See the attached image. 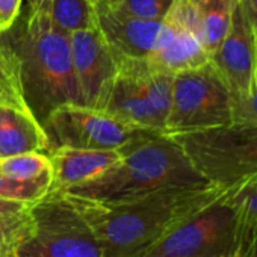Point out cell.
<instances>
[{"instance_id": "1", "label": "cell", "mask_w": 257, "mask_h": 257, "mask_svg": "<svg viewBox=\"0 0 257 257\" xmlns=\"http://www.w3.org/2000/svg\"><path fill=\"white\" fill-rule=\"evenodd\" d=\"M225 188L213 183L167 188L118 201L68 195L91 224L103 257H137L174 225L219 198Z\"/></svg>"}, {"instance_id": "2", "label": "cell", "mask_w": 257, "mask_h": 257, "mask_svg": "<svg viewBox=\"0 0 257 257\" xmlns=\"http://www.w3.org/2000/svg\"><path fill=\"white\" fill-rule=\"evenodd\" d=\"M119 161L101 176L64 192L97 201H118L167 188L209 185L168 135L150 132L119 149Z\"/></svg>"}, {"instance_id": "3", "label": "cell", "mask_w": 257, "mask_h": 257, "mask_svg": "<svg viewBox=\"0 0 257 257\" xmlns=\"http://www.w3.org/2000/svg\"><path fill=\"white\" fill-rule=\"evenodd\" d=\"M16 53L22 65L25 98L31 110L46 119L68 103L83 104L73 67L70 35L50 20L47 8L31 11Z\"/></svg>"}, {"instance_id": "4", "label": "cell", "mask_w": 257, "mask_h": 257, "mask_svg": "<svg viewBox=\"0 0 257 257\" xmlns=\"http://www.w3.org/2000/svg\"><path fill=\"white\" fill-rule=\"evenodd\" d=\"M13 254L17 257H103L91 224L64 191H49L29 206Z\"/></svg>"}, {"instance_id": "5", "label": "cell", "mask_w": 257, "mask_h": 257, "mask_svg": "<svg viewBox=\"0 0 257 257\" xmlns=\"http://www.w3.org/2000/svg\"><path fill=\"white\" fill-rule=\"evenodd\" d=\"M243 234L237 213L222 194L174 225L137 257H237Z\"/></svg>"}, {"instance_id": "6", "label": "cell", "mask_w": 257, "mask_h": 257, "mask_svg": "<svg viewBox=\"0 0 257 257\" xmlns=\"http://www.w3.org/2000/svg\"><path fill=\"white\" fill-rule=\"evenodd\" d=\"M171 138L209 183L230 186L257 174V124L231 122Z\"/></svg>"}, {"instance_id": "7", "label": "cell", "mask_w": 257, "mask_h": 257, "mask_svg": "<svg viewBox=\"0 0 257 257\" xmlns=\"http://www.w3.org/2000/svg\"><path fill=\"white\" fill-rule=\"evenodd\" d=\"M233 122V98L210 61L174 76L164 135L174 137Z\"/></svg>"}, {"instance_id": "8", "label": "cell", "mask_w": 257, "mask_h": 257, "mask_svg": "<svg viewBox=\"0 0 257 257\" xmlns=\"http://www.w3.org/2000/svg\"><path fill=\"white\" fill-rule=\"evenodd\" d=\"M58 146L92 150H119L152 131L128 125L101 109L85 104H62L46 118Z\"/></svg>"}, {"instance_id": "9", "label": "cell", "mask_w": 257, "mask_h": 257, "mask_svg": "<svg viewBox=\"0 0 257 257\" xmlns=\"http://www.w3.org/2000/svg\"><path fill=\"white\" fill-rule=\"evenodd\" d=\"M210 64L228 88L233 103L252 95L257 82L255 34L237 0L233 5L230 29L210 56Z\"/></svg>"}, {"instance_id": "10", "label": "cell", "mask_w": 257, "mask_h": 257, "mask_svg": "<svg viewBox=\"0 0 257 257\" xmlns=\"http://www.w3.org/2000/svg\"><path fill=\"white\" fill-rule=\"evenodd\" d=\"M70 47L83 104L103 110L118 76L116 55L98 28L70 34Z\"/></svg>"}, {"instance_id": "11", "label": "cell", "mask_w": 257, "mask_h": 257, "mask_svg": "<svg viewBox=\"0 0 257 257\" xmlns=\"http://www.w3.org/2000/svg\"><path fill=\"white\" fill-rule=\"evenodd\" d=\"M95 13L97 28L116 56L132 59H147L150 56L162 29V20L125 16L103 4H95Z\"/></svg>"}, {"instance_id": "12", "label": "cell", "mask_w": 257, "mask_h": 257, "mask_svg": "<svg viewBox=\"0 0 257 257\" xmlns=\"http://www.w3.org/2000/svg\"><path fill=\"white\" fill-rule=\"evenodd\" d=\"M118 58V76L103 110L128 125L164 134L165 124L149 103L138 76L125 58Z\"/></svg>"}, {"instance_id": "13", "label": "cell", "mask_w": 257, "mask_h": 257, "mask_svg": "<svg viewBox=\"0 0 257 257\" xmlns=\"http://www.w3.org/2000/svg\"><path fill=\"white\" fill-rule=\"evenodd\" d=\"M52 161L50 191H67L107 171L121 158L119 150H92L58 146L49 153Z\"/></svg>"}, {"instance_id": "14", "label": "cell", "mask_w": 257, "mask_h": 257, "mask_svg": "<svg viewBox=\"0 0 257 257\" xmlns=\"http://www.w3.org/2000/svg\"><path fill=\"white\" fill-rule=\"evenodd\" d=\"M209 61L210 56L198 37L191 32L176 29L162 20V29L156 46L147 58L150 68L176 76L200 68Z\"/></svg>"}, {"instance_id": "15", "label": "cell", "mask_w": 257, "mask_h": 257, "mask_svg": "<svg viewBox=\"0 0 257 257\" xmlns=\"http://www.w3.org/2000/svg\"><path fill=\"white\" fill-rule=\"evenodd\" d=\"M50 152L49 134L29 107L0 103V158Z\"/></svg>"}, {"instance_id": "16", "label": "cell", "mask_w": 257, "mask_h": 257, "mask_svg": "<svg viewBox=\"0 0 257 257\" xmlns=\"http://www.w3.org/2000/svg\"><path fill=\"white\" fill-rule=\"evenodd\" d=\"M236 0H197L200 10V41L209 56L215 53L231 23Z\"/></svg>"}, {"instance_id": "17", "label": "cell", "mask_w": 257, "mask_h": 257, "mask_svg": "<svg viewBox=\"0 0 257 257\" xmlns=\"http://www.w3.org/2000/svg\"><path fill=\"white\" fill-rule=\"evenodd\" d=\"M47 11L52 23L68 35L97 28L95 5L91 0H50Z\"/></svg>"}, {"instance_id": "18", "label": "cell", "mask_w": 257, "mask_h": 257, "mask_svg": "<svg viewBox=\"0 0 257 257\" xmlns=\"http://www.w3.org/2000/svg\"><path fill=\"white\" fill-rule=\"evenodd\" d=\"M0 173L17 182L53 179L50 156L41 152L0 158Z\"/></svg>"}, {"instance_id": "19", "label": "cell", "mask_w": 257, "mask_h": 257, "mask_svg": "<svg viewBox=\"0 0 257 257\" xmlns=\"http://www.w3.org/2000/svg\"><path fill=\"white\" fill-rule=\"evenodd\" d=\"M0 103L29 107L25 98L20 59L11 47H0Z\"/></svg>"}, {"instance_id": "20", "label": "cell", "mask_w": 257, "mask_h": 257, "mask_svg": "<svg viewBox=\"0 0 257 257\" xmlns=\"http://www.w3.org/2000/svg\"><path fill=\"white\" fill-rule=\"evenodd\" d=\"M224 198L237 213L243 230L257 227V174L227 186Z\"/></svg>"}, {"instance_id": "21", "label": "cell", "mask_w": 257, "mask_h": 257, "mask_svg": "<svg viewBox=\"0 0 257 257\" xmlns=\"http://www.w3.org/2000/svg\"><path fill=\"white\" fill-rule=\"evenodd\" d=\"M52 186L50 179L34 182H17L0 173V198L17 200L23 203H35L43 198Z\"/></svg>"}, {"instance_id": "22", "label": "cell", "mask_w": 257, "mask_h": 257, "mask_svg": "<svg viewBox=\"0 0 257 257\" xmlns=\"http://www.w3.org/2000/svg\"><path fill=\"white\" fill-rule=\"evenodd\" d=\"M164 22L176 29L191 32L200 40V10L197 0H173Z\"/></svg>"}, {"instance_id": "23", "label": "cell", "mask_w": 257, "mask_h": 257, "mask_svg": "<svg viewBox=\"0 0 257 257\" xmlns=\"http://www.w3.org/2000/svg\"><path fill=\"white\" fill-rule=\"evenodd\" d=\"M173 0H118L115 7L116 11L143 20H164Z\"/></svg>"}, {"instance_id": "24", "label": "cell", "mask_w": 257, "mask_h": 257, "mask_svg": "<svg viewBox=\"0 0 257 257\" xmlns=\"http://www.w3.org/2000/svg\"><path fill=\"white\" fill-rule=\"evenodd\" d=\"M26 216H28V212L17 219L0 224V255L13 252L17 243V239L20 236V231L26 222Z\"/></svg>"}, {"instance_id": "25", "label": "cell", "mask_w": 257, "mask_h": 257, "mask_svg": "<svg viewBox=\"0 0 257 257\" xmlns=\"http://www.w3.org/2000/svg\"><path fill=\"white\" fill-rule=\"evenodd\" d=\"M233 122L257 124V82L252 95L240 103H233Z\"/></svg>"}, {"instance_id": "26", "label": "cell", "mask_w": 257, "mask_h": 257, "mask_svg": "<svg viewBox=\"0 0 257 257\" xmlns=\"http://www.w3.org/2000/svg\"><path fill=\"white\" fill-rule=\"evenodd\" d=\"M23 0H0V32H7L10 31L20 11H22Z\"/></svg>"}, {"instance_id": "27", "label": "cell", "mask_w": 257, "mask_h": 257, "mask_svg": "<svg viewBox=\"0 0 257 257\" xmlns=\"http://www.w3.org/2000/svg\"><path fill=\"white\" fill-rule=\"evenodd\" d=\"M29 206H31L29 203H23V201H17V200H8V198H0V224L23 216L28 212Z\"/></svg>"}, {"instance_id": "28", "label": "cell", "mask_w": 257, "mask_h": 257, "mask_svg": "<svg viewBox=\"0 0 257 257\" xmlns=\"http://www.w3.org/2000/svg\"><path fill=\"white\" fill-rule=\"evenodd\" d=\"M237 257H257V227L245 230L243 242Z\"/></svg>"}, {"instance_id": "29", "label": "cell", "mask_w": 257, "mask_h": 257, "mask_svg": "<svg viewBox=\"0 0 257 257\" xmlns=\"http://www.w3.org/2000/svg\"><path fill=\"white\" fill-rule=\"evenodd\" d=\"M254 34H257V0H237Z\"/></svg>"}, {"instance_id": "30", "label": "cell", "mask_w": 257, "mask_h": 257, "mask_svg": "<svg viewBox=\"0 0 257 257\" xmlns=\"http://www.w3.org/2000/svg\"><path fill=\"white\" fill-rule=\"evenodd\" d=\"M49 2L50 0H29L31 11H35L40 8H49Z\"/></svg>"}, {"instance_id": "31", "label": "cell", "mask_w": 257, "mask_h": 257, "mask_svg": "<svg viewBox=\"0 0 257 257\" xmlns=\"http://www.w3.org/2000/svg\"><path fill=\"white\" fill-rule=\"evenodd\" d=\"M118 0H97V4H103V5H107V7H115Z\"/></svg>"}, {"instance_id": "32", "label": "cell", "mask_w": 257, "mask_h": 257, "mask_svg": "<svg viewBox=\"0 0 257 257\" xmlns=\"http://www.w3.org/2000/svg\"><path fill=\"white\" fill-rule=\"evenodd\" d=\"M0 257H17V255H14L13 252H8V254H4V255H0Z\"/></svg>"}, {"instance_id": "33", "label": "cell", "mask_w": 257, "mask_h": 257, "mask_svg": "<svg viewBox=\"0 0 257 257\" xmlns=\"http://www.w3.org/2000/svg\"><path fill=\"white\" fill-rule=\"evenodd\" d=\"M91 2H92V4L95 5V4H97V0H91Z\"/></svg>"}, {"instance_id": "34", "label": "cell", "mask_w": 257, "mask_h": 257, "mask_svg": "<svg viewBox=\"0 0 257 257\" xmlns=\"http://www.w3.org/2000/svg\"><path fill=\"white\" fill-rule=\"evenodd\" d=\"M255 46H257V34H255Z\"/></svg>"}, {"instance_id": "35", "label": "cell", "mask_w": 257, "mask_h": 257, "mask_svg": "<svg viewBox=\"0 0 257 257\" xmlns=\"http://www.w3.org/2000/svg\"><path fill=\"white\" fill-rule=\"evenodd\" d=\"M0 34H2V32H0Z\"/></svg>"}]
</instances>
